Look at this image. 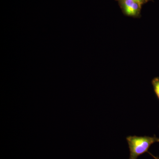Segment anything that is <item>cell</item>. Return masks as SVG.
<instances>
[{
	"mask_svg": "<svg viewBox=\"0 0 159 159\" xmlns=\"http://www.w3.org/2000/svg\"><path fill=\"white\" fill-rule=\"evenodd\" d=\"M157 142H159V138H158V141H157Z\"/></svg>",
	"mask_w": 159,
	"mask_h": 159,
	"instance_id": "6",
	"label": "cell"
},
{
	"mask_svg": "<svg viewBox=\"0 0 159 159\" xmlns=\"http://www.w3.org/2000/svg\"><path fill=\"white\" fill-rule=\"evenodd\" d=\"M145 1H148V0H145Z\"/></svg>",
	"mask_w": 159,
	"mask_h": 159,
	"instance_id": "7",
	"label": "cell"
},
{
	"mask_svg": "<svg viewBox=\"0 0 159 159\" xmlns=\"http://www.w3.org/2000/svg\"><path fill=\"white\" fill-rule=\"evenodd\" d=\"M134 1L138 3L140 6H142L145 0H134Z\"/></svg>",
	"mask_w": 159,
	"mask_h": 159,
	"instance_id": "4",
	"label": "cell"
},
{
	"mask_svg": "<svg viewBox=\"0 0 159 159\" xmlns=\"http://www.w3.org/2000/svg\"><path fill=\"white\" fill-rule=\"evenodd\" d=\"M158 138L155 135L153 137L129 136L126 138L129 150V159H137L140 156L148 152L155 158V157L148 151L152 145L157 142Z\"/></svg>",
	"mask_w": 159,
	"mask_h": 159,
	"instance_id": "1",
	"label": "cell"
},
{
	"mask_svg": "<svg viewBox=\"0 0 159 159\" xmlns=\"http://www.w3.org/2000/svg\"><path fill=\"white\" fill-rule=\"evenodd\" d=\"M155 159H159V157H156V158H155Z\"/></svg>",
	"mask_w": 159,
	"mask_h": 159,
	"instance_id": "5",
	"label": "cell"
},
{
	"mask_svg": "<svg viewBox=\"0 0 159 159\" xmlns=\"http://www.w3.org/2000/svg\"><path fill=\"white\" fill-rule=\"evenodd\" d=\"M152 84L153 86V90L159 100V77H156L152 80Z\"/></svg>",
	"mask_w": 159,
	"mask_h": 159,
	"instance_id": "3",
	"label": "cell"
},
{
	"mask_svg": "<svg viewBox=\"0 0 159 159\" xmlns=\"http://www.w3.org/2000/svg\"><path fill=\"white\" fill-rule=\"evenodd\" d=\"M121 3L126 15L136 17L140 14L141 6L134 0H121Z\"/></svg>",
	"mask_w": 159,
	"mask_h": 159,
	"instance_id": "2",
	"label": "cell"
}]
</instances>
